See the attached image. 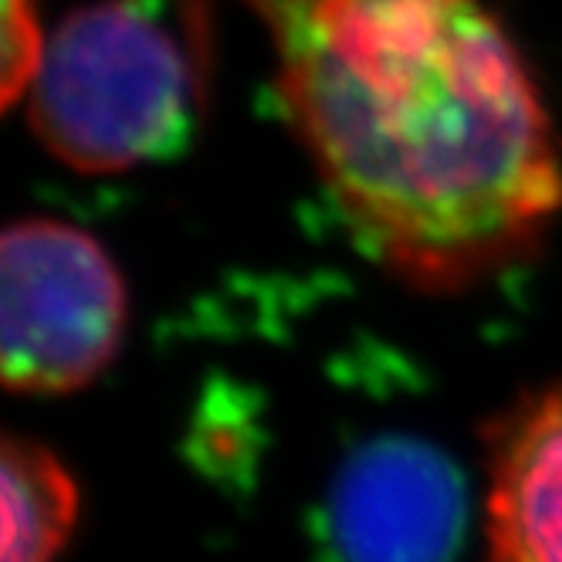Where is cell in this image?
Returning a JSON list of instances; mask_svg holds the SVG:
<instances>
[{
	"label": "cell",
	"instance_id": "obj_1",
	"mask_svg": "<svg viewBox=\"0 0 562 562\" xmlns=\"http://www.w3.org/2000/svg\"><path fill=\"white\" fill-rule=\"evenodd\" d=\"M251 4L302 146L376 265L461 292L536 251L562 211V156L481 0Z\"/></svg>",
	"mask_w": 562,
	"mask_h": 562
},
{
	"label": "cell",
	"instance_id": "obj_2",
	"mask_svg": "<svg viewBox=\"0 0 562 562\" xmlns=\"http://www.w3.org/2000/svg\"><path fill=\"white\" fill-rule=\"evenodd\" d=\"M204 105V68L164 0H99L48 37L27 119L52 156L123 173L180 153Z\"/></svg>",
	"mask_w": 562,
	"mask_h": 562
},
{
	"label": "cell",
	"instance_id": "obj_3",
	"mask_svg": "<svg viewBox=\"0 0 562 562\" xmlns=\"http://www.w3.org/2000/svg\"><path fill=\"white\" fill-rule=\"evenodd\" d=\"M126 285L105 248L61 221H14L0 240V373L21 393L95 383L126 336Z\"/></svg>",
	"mask_w": 562,
	"mask_h": 562
},
{
	"label": "cell",
	"instance_id": "obj_4",
	"mask_svg": "<svg viewBox=\"0 0 562 562\" xmlns=\"http://www.w3.org/2000/svg\"><path fill=\"white\" fill-rule=\"evenodd\" d=\"M464 477L417 437L356 448L326 495V539L339 562H454Z\"/></svg>",
	"mask_w": 562,
	"mask_h": 562
},
{
	"label": "cell",
	"instance_id": "obj_5",
	"mask_svg": "<svg viewBox=\"0 0 562 562\" xmlns=\"http://www.w3.org/2000/svg\"><path fill=\"white\" fill-rule=\"evenodd\" d=\"M492 562H562V383L495 434L488 468Z\"/></svg>",
	"mask_w": 562,
	"mask_h": 562
},
{
	"label": "cell",
	"instance_id": "obj_6",
	"mask_svg": "<svg viewBox=\"0 0 562 562\" xmlns=\"http://www.w3.org/2000/svg\"><path fill=\"white\" fill-rule=\"evenodd\" d=\"M4 562H55L78 518V485L65 464L31 437L8 434L0 451Z\"/></svg>",
	"mask_w": 562,
	"mask_h": 562
},
{
	"label": "cell",
	"instance_id": "obj_7",
	"mask_svg": "<svg viewBox=\"0 0 562 562\" xmlns=\"http://www.w3.org/2000/svg\"><path fill=\"white\" fill-rule=\"evenodd\" d=\"M45 27L37 18V0H4V65H0V86H4V105H18L27 95L34 71L45 55Z\"/></svg>",
	"mask_w": 562,
	"mask_h": 562
}]
</instances>
